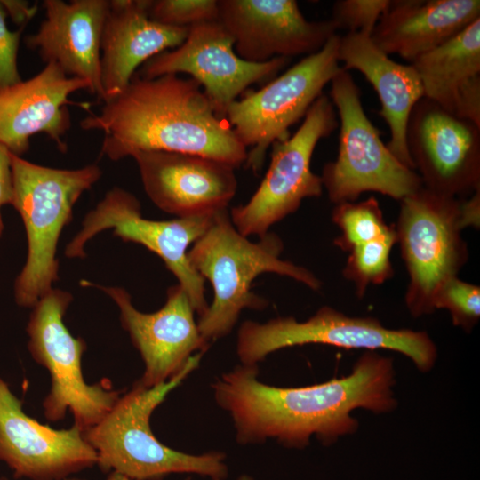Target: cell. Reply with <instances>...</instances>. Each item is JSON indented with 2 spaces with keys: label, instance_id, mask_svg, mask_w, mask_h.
<instances>
[{
  "label": "cell",
  "instance_id": "obj_2",
  "mask_svg": "<svg viewBox=\"0 0 480 480\" xmlns=\"http://www.w3.org/2000/svg\"><path fill=\"white\" fill-rule=\"evenodd\" d=\"M103 103L99 114L80 125L104 133L100 154L113 161L139 151L196 155L235 169L246 161L247 149L192 78L167 74L148 79L135 74Z\"/></svg>",
  "mask_w": 480,
  "mask_h": 480
},
{
  "label": "cell",
  "instance_id": "obj_25",
  "mask_svg": "<svg viewBox=\"0 0 480 480\" xmlns=\"http://www.w3.org/2000/svg\"><path fill=\"white\" fill-rule=\"evenodd\" d=\"M395 244L396 235L393 224L381 236L348 252L342 276L354 284L358 298L364 296L369 286L381 284L393 276L390 253Z\"/></svg>",
  "mask_w": 480,
  "mask_h": 480
},
{
  "label": "cell",
  "instance_id": "obj_21",
  "mask_svg": "<svg viewBox=\"0 0 480 480\" xmlns=\"http://www.w3.org/2000/svg\"><path fill=\"white\" fill-rule=\"evenodd\" d=\"M150 4L151 0L108 1L100 41L103 102L119 94L140 66L178 47L188 36V28L152 20L148 17Z\"/></svg>",
  "mask_w": 480,
  "mask_h": 480
},
{
  "label": "cell",
  "instance_id": "obj_15",
  "mask_svg": "<svg viewBox=\"0 0 480 480\" xmlns=\"http://www.w3.org/2000/svg\"><path fill=\"white\" fill-rule=\"evenodd\" d=\"M89 284L105 292L119 308L122 325L144 362V372L138 381L142 386L151 388L166 382L181 372L195 354L207 349L194 308L180 284L168 288L164 305L153 313L136 309L123 288L87 282Z\"/></svg>",
  "mask_w": 480,
  "mask_h": 480
},
{
  "label": "cell",
  "instance_id": "obj_18",
  "mask_svg": "<svg viewBox=\"0 0 480 480\" xmlns=\"http://www.w3.org/2000/svg\"><path fill=\"white\" fill-rule=\"evenodd\" d=\"M144 190L162 211L177 218L215 214L236 195L235 168L201 156L139 151L132 156Z\"/></svg>",
  "mask_w": 480,
  "mask_h": 480
},
{
  "label": "cell",
  "instance_id": "obj_1",
  "mask_svg": "<svg viewBox=\"0 0 480 480\" xmlns=\"http://www.w3.org/2000/svg\"><path fill=\"white\" fill-rule=\"evenodd\" d=\"M258 376V365L239 364L212 384L214 400L230 416L240 444L276 440L300 449L315 436L329 445L356 431L353 410L384 413L397 405L393 360L371 350L348 375L319 384L281 388Z\"/></svg>",
  "mask_w": 480,
  "mask_h": 480
},
{
  "label": "cell",
  "instance_id": "obj_23",
  "mask_svg": "<svg viewBox=\"0 0 480 480\" xmlns=\"http://www.w3.org/2000/svg\"><path fill=\"white\" fill-rule=\"evenodd\" d=\"M479 18V0H391L371 39L386 54L412 63Z\"/></svg>",
  "mask_w": 480,
  "mask_h": 480
},
{
  "label": "cell",
  "instance_id": "obj_7",
  "mask_svg": "<svg viewBox=\"0 0 480 480\" xmlns=\"http://www.w3.org/2000/svg\"><path fill=\"white\" fill-rule=\"evenodd\" d=\"M306 344L392 350L409 357L421 372L431 370L437 357L436 344L425 332L389 329L376 318L349 316L329 306L303 322L292 316L244 321L237 332L236 354L241 364L258 365L273 352Z\"/></svg>",
  "mask_w": 480,
  "mask_h": 480
},
{
  "label": "cell",
  "instance_id": "obj_32",
  "mask_svg": "<svg viewBox=\"0 0 480 480\" xmlns=\"http://www.w3.org/2000/svg\"><path fill=\"white\" fill-rule=\"evenodd\" d=\"M1 3L7 15L18 24L26 23L36 12V5H31L28 1L2 0Z\"/></svg>",
  "mask_w": 480,
  "mask_h": 480
},
{
  "label": "cell",
  "instance_id": "obj_4",
  "mask_svg": "<svg viewBox=\"0 0 480 480\" xmlns=\"http://www.w3.org/2000/svg\"><path fill=\"white\" fill-rule=\"evenodd\" d=\"M204 353L195 354L184 369L166 382L151 388L134 383L97 424L83 432L103 472H116L130 480H162L173 473L196 474L211 480L228 477L225 453L176 451L155 436L149 423L155 409L198 367Z\"/></svg>",
  "mask_w": 480,
  "mask_h": 480
},
{
  "label": "cell",
  "instance_id": "obj_34",
  "mask_svg": "<svg viewBox=\"0 0 480 480\" xmlns=\"http://www.w3.org/2000/svg\"><path fill=\"white\" fill-rule=\"evenodd\" d=\"M236 480H254V479L248 475H242Z\"/></svg>",
  "mask_w": 480,
  "mask_h": 480
},
{
  "label": "cell",
  "instance_id": "obj_19",
  "mask_svg": "<svg viewBox=\"0 0 480 480\" xmlns=\"http://www.w3.org/2000/svg\"><path fill=\"white\" fill-rule=\"evenodd\" d=\"M87 90L89 84L68 76L57 64L46 63L32 78L0 92V143L20 156L29 148V139L44 133L60 151L67 149L63 136L71 120L68 99L75 92Z\"/></svg>",
  "mask_w": 480,
  "mask_h": 480
},
{
  "label": "cell",
  "instance_id": "obj_30",
  "mask_svg": "<svg viewBox=\"0 0 480 480\" xmlns=\"http://www.w3.org/2000/svg\"><path fill=\"white\" fill-rule=\"evenodd\" d=\"M7 12L0 1V92L21 81L17 64L21 31H11Z\"/></svg>",
  "mask_w": 480,
  "mask_h": 480
},
{
  "label": "cell",
  "instance_id": "obj_36",
  "mask_svg": "<svg viewBox=\"0 0 480 480\" xmlns=\"http://www.w3.org/2000/svg\"><path fill=\"white\" fill-rule=\"evenodd\" d=\"M0 480H8V479L5 477H1Z\"/></svg>",
  "mask_w": 480,
  "mask_h": 480
},
{
  "label": "cell",
  "instance_id": "obj_26",
  "mask_svg": "<svg viewBox=\"0 0 480 480\" xmlns=\"http://www.w3.org/2000/svg\"><path fill=\"white\" fill-rule=\"evenodd\" d=\"M332 220L340 230V235L333 240V244L347 252L381 236L392 227L386 223L375 197L335 204Z\"/></svg>",
  "mask_w": 480,
  "mask_h": 480
},
{
  "label": "cell",
  "instance_id": "obj_3",
  "mask_svg": "<svg viewBox=\"0 0 480 480\" xmlns=\"http://www.w3.org/2000/svg\"><path fill=\"white\" fill-rule=\"evenodd\" d=\"M259 238L252 242L240 234L226 209L214 215L188 251L191 266L213 288L212 302L197 321L205 341L228 335L244 309L268 306L251 291L254 279L263 273L292 278L314 291L321 288V281L308 268L280 258L284 244L277 235L268 232Z\"/></svg>",
  "mask_w": 480,
  "mask_h": 480
},
{
  "label": "cell",
  "instance_id": "obj_31",
  "mask_svg": "<svg viewBox=\"0 0 480 480\" xmlns=\"http://www.w3.org/2000/svg\"><path fill=\"white\" fill-rule=\"evenodd\" d=\"M12 152L4 144L0 143V207L12 204Z\"/></svg>",
  "mask_w": 480,
  "mask_h": 480
},
{
  "label": "cell",
  "instance_id": "obj_20",
  "mask_svg": "<svg viewBox=\"0 0 480 480\" xmlns=\"http://www.w3.org/2000/svg\"><path fill=\"white\" fill-rule=\"evenodd\" d=\"M45 19L27 37L46 63L57 64L68 76L85 80L90 92L103 100L100 41L108 9L107 0L44 1Z\"/></svg>",
  "mask_w": 480,
  "mask_h": 480
},
{
  "label": "cell",
  "instance_id": "obj_28",
  "mask_svg": "<svg viewBox=\"0 0 480 480\" xmlns=\"http://www.w3.org/2000/svg\"><path fill=\"white\" fill-rule=\"evenodd\" d=\"M218 0H151L148 17L158 23L180 28L218 20Z\"/></svg>",
  "mask_w": 480,
  "mask_h": 480
},
{
  "label": "cell",
  "instance_id": "obj_9",
  "mask_svg": "<svg viewBox=\"0 0 480 480\" xmlns=\"http://www.w3.org/2000/svg\"><path fill=\"white\" fill-rule=\"evenodd\" d=\"M339 41V35L332 36L318 52L260 90L245 92L228 107L225 119L247 149V168L260 170L269 147L289 137L288 129L306 116L324 87L342 69Z\"/></svg>",
  "mask_w": 480,
  "mask_h": 480
},
{
  "label": "cell",
  "instance_id": "obj_8",
  "mask_svg": "<svg viewBox=\"0 0 480 480\" xmlns=\"http://www.w3.org/2000/svg\"><path fill=\"white\" fill-rule=\"evenodd\" d=\"M400 203L394 226L409 275L404 302L413 317H420L435 311L436 292L458 276L468 260V245L461 236V198L422 186Z\"/></svg>",
  "mask_w": 480,
  "mask_h": 480
},
{
  "label": "cell",
  "instance_id": "obj_16",
  "mask_svg": "<svg viewBox=\"0 0 480 480\" xmlns=\"http://www.w3.org/2000/svg\"><path fill=\"white\" fill-rule=\"evenodd\" d=\"M218 8L236 54L249 62L315 53L337 31L331 20H308L294 0H219Z\"/></svg>",
  "mask_w": 480,
  "mask_h": 480
},
{
  "label": "cell",
  "instance_id": "obj_35",
  "mask_svg": "<svg viewBox=\"0 0 480 480\" xmlns=\"http://www.w3.org/2000/svg\"><path fill=\"white\" fill-rule=\"evenodd\" d=\"M3 229H4V223H3L2 216L0 213V236L2 235Z\"/></svg>",
  "mask_w": 480,
  "mask_h": 480
},
{
  "label": "cell",
  "instance_id": "obj_5",
  "mask_svg": "<svg viewBox=\"0 0 480 480\" xmlns=\"http://www.w3.org/2000/svg\"><path fill=\"white\" fill-rule=\"evenodd\" d=\"M13 199L23 220L28 257L15 281L18 305L34 307L59 279L55 258L60 236L72 219L81 195L100 178L96 164L57 169L28 162L12 153Z\"/></svg>",
  "mask_w": 480,
  "mask_h": 480
},
{
  "label": "cell",
  "instance_id": "obj_27",
  "mask_svg": "<svg viewBox=\"0 0 480 480\" xmlns=\"http://www.w3.org/2000/svg\"><path fill=\"white\" fill-rule=\"evenodd\" d=\"M434 309H446L452 324L469 332L480 318V287L458 276L446 281L436 292Z\"/></svg>",
  "mask_w": 480,
  "mask_h": 480
},
{
  "label": "cell",
  "instance_id": "obj_6",
  "mask_svg": "<svg viewBox=\"0 0 480 480\" xmlns=\"http://www.w3.org/2000/svg\"><path fill=\"white\" fill-rule=\"evenodd\" d=\"M330 96L340 124L337 158L325 164L321 175L330 201L355 202L369 191L401 201L420 189L417 172L384 144L364 110L357 84L343 68L331 81Z\"/></svg>",
  "mask_w": 480,
  "mask_h": 480
},
{
  "label": "cell",
  "instance_id": "obj_24",
  "mask_svg": "<svg viewBox=\"0 0 480 480\" xmlns=\"http://www.w3.org/2000/svg\"><path fill=\"white\" fill-rule=\"evenodd\" d=\"M411 64L425 98L480 126V18Z\"/></svg>",
  "mask_w": 480,
  "mask_h": 480
},
{
  "label": "cell",
  "instance_id": "obj_12",
  "mask_svg": "<svg viewBox=\"0 0 480 480\" xmlns=\"http://www.w3.org/2000/svg\"><path fill=\"white\" fill-rule=\"evenodd\" d=\"M215 214L170 220L146 219L141 214L140 202L132 194L114 188L86 214L82 229L67 245L65 255L84 257L85 243L96 234L112 228L114 235L124 241L140 244L158 255L187 293L195 312L201 316L209 306L204 280L191 266L188 248L208 229Z\"/></svg>",
  "mask_w": 480,
  "mask_h": 480
},
{
  "label": "cell",
  "instance_id": "obj_29",
  "mask_svg": "<svg viewBox=\"0 0 480 480\" xmlns=\"http://www.w3.org/2000/svg\"><path fill=\"white\" fill-rule=\"evenodd\" d=\"M391 0H339L333 4L332 18L336 29L359 32L371 36Z\"/></svg>",
  "mask_w": 480,
  "mask_h": 480
},
{
  "label": "cell",
  "instance_id": "obj_22",
  "mask_svg": "<svg viewBox=\"0 0 480 480\" xmlns=\"http://www.w3.org/2000/svg\"><path fill=\"white\" fill-rule=\"evenodd\" d=\"M339 61L343 69L359 71L378 94L379 115L388 126L387 147L399 162L414 170L406 146V128L415 104L424 97L420 78L412 64L404 65L389 58L359 32L340 36Z\"/></svg>",
  "mask_w": 480,
  "mask_h": 480
},
{
  "label": "cell",
  "instance_id": "obj_10",
  "mask_svg": "<svg viewBox=\"0 0 480 480\" xmlns=\"http://www.w3.org/2000/svg\"><path fill=\"white\" fill-rule=\"evenodd\" d=\"M72 299L68 292L52 289L33 307L27 332L31 356L49 371L52 380L43 403L44 416L58 421L68 410L74 425L84 432L112 409L121 392L104 381L93 385L84 381L81 364L85 343L72 336L63 323Z\"/></svg>",
  "mask_w": 480,
  "mask_h": 480
},
{
  "label": "cell",
  "instance_id": "obj_14",
  "mask_svg": "<svg viewBox=\"0 0 480 480\" xmlns=\"http://www.w3.org/2000/svg\"><path fill=\"white\" fill-rule=\"evenodd\" d=\"M406 146L422 186L465 198L480 190V126L423 97L413 107Z\"/></svg>",
  "mask_w": 480,
  "mask_h": 480
},
{
  "label": "cell",
  "instance_id": "obj_33",
  "mask_svg": "<svg viewBox=\"0 0 480 480\" xmlns=\"http://www.w3.org/2000/svg\"><path fill=\"white\" fill-rule=\"evenodd\" d=\"M65 480H85V479H80V478H74V477H68ZM105 480H130L126 476L120 475L116 472H110L108 476Z\"/></svg>",
  "mask_w": 480,
  "mask_h": 480
},
{
  "label": "cell",
  "instance_id": "obj_17",
  "mask_svg": "<svg viewBox=\"0 0 480 480\" xmlns=\"http://www.w3.org/2000/svg\"><path fill=\"white\" fill-rule=\"evenodd\" d=\"M0 460L15 478L65 480L97 464V453L77 426L53 429L28 416L0 379Z\"/></svg>",
  "mask_w": 480,
  "mask_h": 480
},
{
  "label": "cell",
  "instance_id": "obj_11",
  "mask_svg": "<svg viewBox=\"0 0 480 480\" xmlns=\"http://www.w3.org/2000/svg\"><path fill=\"white\" fill-rule=\"evenodd\" d=\"M335 108L321 94L292 136L272 144L268 169L249 201L231 210L230 220L244 236L259 237L298 210L306 198L323 194L321 176L311 170L314 150L337 127Z\"/></svg>",
  "mask_w": 480,
  "mask_h": 480
},
{
  "label": "cell",
  "instance_id": "obj_13",
  "mask_svg": "<svg viewBox=\"0 0 480 480\" xmlns=\"http://www.w3.org/2000/svg\"><path fill=\"white\" fill-rule=\"evenodd\" d=\"M289 60L277 57L261 63L243 60L234 49L231 36L216 20L188 28L180 45L154 56L136 75L150 79L167 74H188L201 85L216 113L225 118L228 107L248 87L273 79Z\"/></svg>",
  "mask_w": 480,
  "mask_h": 480
}]
</instances>
